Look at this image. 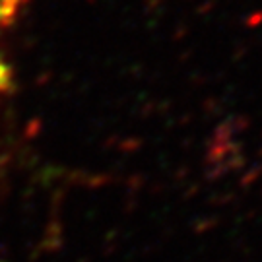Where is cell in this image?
Here are the masks:
<instances>
[{"mask_svg": "<svg viewBox=\"0 0 262 262\" xmlns=\"http://www.w3.org/2000/svg\"><path fill=\"white\" fill-rule=\"evenodd\" d=\"M31 2L33 0H0V103L14 88V72L10 66V58L6 56V39Z\"/></svg>", "mask_w": 262, "mask_h": 262, "instance_id": "6da1fadb", "label": "cell"}]
</instances>
